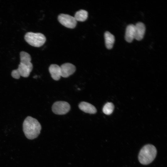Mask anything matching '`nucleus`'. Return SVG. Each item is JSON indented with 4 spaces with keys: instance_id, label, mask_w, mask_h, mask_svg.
I'll list each match as a JSON object with an SVG mask.
<instances>
[{
    "instance_id": "obj_7",
    "label": "nucleus",
    "mask_w": 167,
    "mask_h": 167,
    "mask_svg": "<svg viewBox=\"0 0 167 167\" xmlns=\"http://www.w3.org/2000/svg\"><path fill=\"white\" fill-rule=\"evenodd\" d=\"M61 76L67 78L73 74L76 70L75 66L70 63H66L60 66Z\"/></svg>"
},
{
    "instance_id": "obj_5",
    "label": "nucleus",
    "mask_w": 167,
    "mask_h": 167,
    "mask_svg": "<svg viewBox=\"0 0 167 167\" xmlns=\"http://www.w3.org/2000/svg\"><path fill=\"white\" fill-rule=\"evenodd\" d=\"M71 108L69 104L64 101H57L53 105L52 110L55 114L63 115L67 113Z\"/></svg>"
},
{
    "instance_id": "obj_9",
    "label": "nucleus",
    "mask_w": 167,
    "mask_h": 167,
    "mask_svg": "<svg viewBox=\"0 0 167 167\" xmlns=\"http://www.w3.org/2000/svg\"><path fill=\"white\" fill-rule=\"evenodd\" d=\"M49 71L52 78L54 80H59L61 76L60 67L55 64H52L49 67Z\"/></svg>"
},
{
    "instance_id": "obj_3",
    "label": "nucleus",
    "mask_w": 167,
    "mask_h": 167,
    "mask_svg": "<svg viewBox=\"0 0 167 167\" xmlns=\"http://www.w3.org/2000/svg\"><path fill=\"white\" fill-rule=\"evenodd\" d=\"M157 154V150L153 145L148 144L144 146L140 150L138 155L139 162L143 165H148L155 159Z\"/></svg>"
},
{
    "instance_id": "obj_2",
    "label": "nucleus",
    "mask_w": 167,
    "mask_h": 167,
    "mask_svg": "<svg viewBox=\"0 0 167 167\" xmlns=\"http://www.w3.org/2000/svg\"><path fill=\"white\" fill-rule=\"evenodd\" d=\"M23 128L26 137L29 139H33L36 138L39 135L41 127L36 119L28 116L24 121Z\"/></svg>"
},
{
    "instance_id": "obj_12",
    "label": "nucleus",
    "mask_w": 167,
    "mask_h": 167,
    "mask_svg": "<svg viewBox=\"0 0 167 167\" xmlns=\"http://www.w3.org/2000/svg\"><path fill=\"white\" fill-rule=\"evenodd\" d=\"M104 38L106 48L108 49H111L115 41L114 36L109 32L106 31L105 33Z\"/></svg>"
},
{
    "instance_id": "obj_6",
    "label": "nucleus",
    "mask_w": 167,
    "mask_h": 167,
    "mask_svg": "<svg viewBox=\"0 0 167 167\" xmlns=\"http://www.w3.org/2000/svg\"><path fill=\"white\" fill-rule=\"evenodd\" d=\"M58 20L62 25L70 28H74L77 24V21L74 17L68 14H60L58 16Z\"/></svg>"
},
{
    "instance_id": "obj_1",
    "label": "nucleus",
    "mask_w": 167,
    "mask_h": 167,
    "mask_svg": "<svg viewBox=\"0 0 167 167\" xmlns=\"http://www.w3.org/2000/svg\"><path fill=\"white\" fill-rule=\"evenodd\" d=\"M20 62L18 68L12 71V76L15 79H19L20 76L28 77L33 69V65L31 62L30 55L26 52L21 51L20 53Z\"/></svg>"
},
{
    "instance_id": "obj_10",
    "label": "nucleus",
    "mask_w": 167,
    "mask_h": 167,
    "mask_svg": "<svg viewBox=\"0 0 167 167\" xmlns=\"http://www.w3.org/2000/svg\"><path fill=\"white\" fill-rule=\"evenodd\" d=\"M79 109L83 112L90 114L95 113L97 111L96 108L91 104L86 102H82L79 105Z\"/></svg>"
},
{
    "instance_id": "obj_14",
    "label": "nucleus",
    "mask_w": 167,
    "mask_h": 167,
    "mask_svg": "<svg viewBox=\"0 0 167 167\" xmlns=\"http://www.w3.org/2000/svg\"><path fill=\"white\" fill-rule=\"evenodd\" d=\"M114 108L113 104L111 102H107L103 108V113L106 115H110L112 113Z\"/></svg>"
},
{
    "instance_id": "obj_4",
    "label": "nucleus",
    "mask_w": 167,
    "mask_h": 167,
    "mask_svg": "<svg viewBox=\"0 0 167 167\" xmlns=\"http://www.w3.org/2000/svg\"><path fill=\"white\" fill-rule=\"evenodd\" d=\"M25 41L30 45L35 47H40L45 42L46 38L44 35L41 33L29 32L24 36Z\"/></svg>"
},
{
    "instance_id": "obj_8",
    "label": "nucleus",
    "mask_w": 167,
    "mask_h": 167,
    "mask_svg": "<svg viewBox=\"0 0 167 167\" xmlns=\"http://www.w3.org/2000/svg\"><path fill=\"white\" fill-rule=\"evenodd\" d=\"M135 26V39L137 41H140L143 38L145 33V26L143 23L141 22L137 23Z\"/></svg>"
},
{
    "instance_id": "obj_11",
    "label": "nucleus",
    "mask_w": 167,
    "mask_h": 167,
    "mask_svg": "<svg viewBox=\"0 0 167 167\" xmlns=\"http://www.w3.org/2000/svg\"><path fill=\"white\" fill-rule=\"evenodd\" d=\"M135 36V26L132 24L128 25L126 28L125 39L129 43L132 42Z\"/></svg>"
},
{
    "instance_id": "obj_13",
    "label": "nucleus",
    "mask_w": 167,
    "mask_h": 167,
    "mask_svg": "<svg viewBox=\"0 0 167 167\" xmlns=\"http://www.w3.org/2000/svg\"><path fill=\"white\" fill-rule=\"evenodd\" d=\"M88 14L87 11L80 10L76 12L74 17L77 21L84 22L87 19Z\"/></svg>"
}]
</instances>
